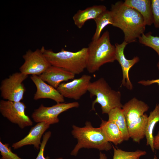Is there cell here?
I'll use <instances>...</instances> for the list:
<instances>
[{
  "mask_svg": "<svg viewBox=\"0 0 159 159\" xmlns=\"http://www.w3.org/2000/svg\"><path fill=\"white\" fill-rule=\"evenodd\" d=\"M24 62L19 68L20 72L27 75L39 76L51 65L41 49L27 51L22 56Z\"/></svg>",
  "mask_w": 159,
  "mask_h": 159,
  "instance_id": "9c48e42d",
  "label": "cell"
},
{
  "mask_svg": "<svg viewBox=\"0 0 159 159\" xmlns=\"http://www.w3.org/2000/svg\"><path fill=\"white\" fill-rule=\"evenodd\" d=\"M28 77L20 72H16L3 80L0 87L1 96L9 101L20 102L26 91L23 82Z\"/></svg>",
  "mask_w": 159,
  "mask_h": 159,
  "instance_id": "8992f818",
  "label": "cell"
},
{
  "mask_svg": "<svg viewBox=\"0 0 159 159\" xmlns=\"http://www.w3.org/2000/svg\"><path fill=\"white\" fill-rule=\"evenodd\" d=\"M75 76L64 69L51 65L39 77L44 81L57 89L61 82L73 79Z\"/></svg>",
  "mask_w": 159,
  "mask_h": 159,
  "instance_id": "5bb4252c",
  "label": "cell"
},
{
  "mask_svg": "<svg viewBox=\"0 0 159 159\" xmlns=\"http://www.w3.org/2000/svg\"><path fill=\"white\" fill-rule=\"evenodd\" d=\"M26 107L23 102L1 100L0 112L11 122L17 125L21 129L31 126L33 122L25 114Z\"/></svg>",
  "mask_w": 159,
  "mask_h": 159,
  "instance_id": "52a82bcc",
  "label": "cell"
},
{
  "mask_svg": "<svg viewBox=\"0 0 159 159\" xmlns=\"http://www.w3.org/2000/svg\"><path fill=\"white\" fill-rule=\"evenodd\" d=\"M157 67L159 70V60L157 63ZM138 83L144 86L149 85L155 83H157L159 85V79L147 81L143 80L138 82Z\"/></svg>",
  "mask_w": 159,
  "mask_h": 159,
  "instance_id": "83f0119b",
  "label": "cell"
},
{
  "mask_svg": "<svg viewBox=\"0 0 159 159\" xmlns=\"http://www.w3.org/2000/svg\"><path fill=\"white\" fill-rule=\"evenodd\" d=\"M148 116L146 114H145L127 124L130 138L133 141L139 143L145 137Z\"/></svg>",
  "mask_w": 159,
  "mask_h": 159,
  "instance_id": "ac0fdd59",
  "label": "cell"
},
{
  "mask_svg": "<svg viewBox=\"0 0 159 159\" xmlns=\"http://www.w3.org/2000/svg\"><path fill=\"white\" fill-rule=\"evenodd\" d=\"M122 108L127 124L143 115L149 107L144 102L134 97L123 105Z\"/></svg>",
  "mask_w": 159,
  "mask_h": 159,
  "instance_id": "9a60e30c",
  "label": "cell"
},
{
  "mask_svg": "<svg viewBox=\"0 0 159 159\" xmlns=\"http://www.w3.org/2000/svg\"><path fill=\"white\" fill-rule=\"evenodd\" d=\"M100 127L109 142L117 145L124 141L121 132L114 123L102 120Z\"/></svg>",
  "mask_w": 159,
  "mask_h": 159,
  "instance_id": "d6986e66",
  "label": "cell"
},
{
  "mask_svg": "<svg viewBox=\"0 0 159 159\" xmlns=\"http://www.w3.org/2000/svg\"><path fill=\"white\" fill-rule=\"evenodd\" d=\"M128 43L124 41L121 44H115V60L121 65L122 73V79L121 86L126 87L127 89L131 90L133 86L130 80L129 72L130 69L140 60L137 56L134 57L131 59H128L124 54L125 48Z\"/></svg>",
  "mask_w": 159,
  "mask_h": 159,
  "instance_id": "8fae6325",
  "label": "cell"
},
{
  "mask_svg": "<svg viewBox=\"0 0 159 159\" xmlns=\"http://www.w3.org/2000/svg\"><path fill=\"white\" fill-rule=\"evenodd\" d=\"M85 125L82 127L72 126V134L78 142L71 153V155L76 156L79 150L83 148L106 151L112 148V145L107 141L100 127H94L89 121L86 122Z\"/></svg>",
  "mask_w": 159,
  "mask_h": 159,
  "instance_id": "277c9868",
  "label": "cell"
},
{
  "mask_svg": "<svg viewBox=\"0 0 159 159\" xmlns=\"http://www.w3.org/2000/svg\"><path fill=\"white\" fill-rule=\"evenodd\" d=\"M124 4L138 11L142 15L146 25H151L153 23V18L150 0H125Z\"/></svg>",
  "mask_w": 159,
  "mask_h": 159,
  "instance_id": "e0dca14e",
  "label": "cell"
},
{
  "mask_svg": "<svg viewBox=\"0 0 159 159\" xmlns=\"http://www.w3.org/2000/svg\"><path fill=\"white\" fill-rule=\"evenodd\" d=\"M139 159V158H138L136 159Z\"/></svg>",
  "mask_w": 159,
  "mask_h": 159,
  "instance_id": "1f68e13d",
  "label": "cell"
},
{
  "mask_svg": "<svg viewBox=\"0 0 159 159\" xmlns=\"http://www.w3.org/2000/svg\"><path fill=\"white\" fill-rule=\"evenodd\" d=\"M108 121L115 124L121 132L124 141L130 138L126 121L122 108L116 107L112 109L108 113Z\"/></svg>",
  "mask_w": 159,
  "mask_h": 159,
  "instance_id": "ffe728a7",
  "label": "cell"
},
{
  "mask_svg": "<svg viewBox=\"0 0 159 159\" xmlns=\"http://www.w3.org/2000/svg\"><path fill=\"white\" fill-rule=\"evenodd\" d=\"M41 50L51 65L60 67L74 74L82 72L86 68L88 57V48L84 47L76 52L62 49L55 52L42 46Z\"/></svg>",
  "mask_w": 159,
  "mask_h": 159,
  "instance_id": "7a4b0ae2",
  "label": "cell"
},
{
  "mask_svg": "<svg viewBox=\"0 0 159 159\" xmlns=\"http://www.w3.org/2000/svg\"><path fill=\"white\" fill-rule=\"evenodd\" d=\"M50 125L45 122L38 123L31 127L27 135L21 140L13 143L12 147L14 149H16L26 145H33L35 148L39 150L42 143L41 138Z\"/></svg>",
  "mask_w": 159,
  "mask_h": 159,
  "instance_id": "4fadbf2b",
  "label": "cell"
},
{
  "mask_svg": "<svg viewBox=\"0 0 159 159\" xmlns=\"http://www.w3.org/2000/svg\"><path fill=\"white\" fill-rule=\"evenodd\" d=\"M139 42L154 49L159 57V37L152 35L150 32L143 34L138 38Z\"/></svg>",
  "mask_w": 159,
  "mask_h": 159,
  "instance_id": "cb8c5ba5",
  "label": "cell"
},
{
  "mask_svg": "<svg viewBox=\"0 0 159 159\" xmlns=\"http://www.w3.org/2000/svg\"><path fill=\"white\" fill-rule=\"evenodd\" d=\"M51 135V132L50 131L47 132L44 135L40 145L39 151L36 159H46L44 156V151L47 143ZM56 159H63V158H59Z\"/></svg>",
  "mask_w": 159,
  "mask_h": 159,
  "instance_id": "4316f807",
  "label": "cell"
},
{
  "mask_svg": "<svg viewBox=\"0 0 159 159\" xmlns=\"http://www.w3.org/2000/svg\"><path fill=\"white\" fill-rule=\"evenodd\" d=\"M107 157L105 154L102 153L100 152V159H107Z\"/></svg>",
  "mask_w": 159,
  "mask_h": 159,
  "instance_id": "f546056e",
  "label": "cell"
},
{
  "mask_svg": "<svg viewBox=\"0 0 159 159\" xmlns=\"http://www.w3.org/2000/svg\"><path fill=\"white\" fill-rule=\"evenodd\" d=\"M79 104L77 102L60 103L51 107L44 106L42 104L35 110L31 117L36 122H45L50 125L58 123L59 115L62 112L74 107H78Z\"/></svg>",
  "mask_w": 159,
  "mask_h": 159,
  "instance_id": "ba28073f",
  "label": "cell"
},
{
  "mask_svg": "<svg viewBox=\"0 0 159 159\" xmlns=\"http://www.w3.org/2000/svg\"><path fill=\"white\" fill-rule=\"evenodd\" d=\"M91 78L90 75L83 74L70 82L61 83L57 89L64 97L78 100L88 91Z\"/></svg>",
  "mask_w": 159,
  "mask_h": 159,
  "instance_id": "30bf717a",
  "label": "cell"
},
{
  "mask_svg": "<svg viewBox=\"0 0 159 159\" xmlns=\"http://www.w3.org/2000/svg\"><path fill=\"white\" fill-rule=\"evenodd\" d=\"M96 28L92 38V41L96 40L100 37L102 30L107 25L113 24L110 10H106L100 14L95 20Z\"/></svg>",
  "mask_w": 159,
  "mask_h": 159,
  "instance_id": "7402d4cb",
  "label": "cell"
},
{
  "mask_svg": "<svg viewBox=\"0 0 159 159\" xmlns=\"http://www.w3.org/2000/svg\"><path fill=\"white\" fill-rule=\"evenodd\" d=\"M110 11L112 25L123 31L124 41L128 44L134 42L144 33L146 25L142 15L135 9L119 1L112 5Z\"/></svg>",
  "mask_w": 159,
  "mask_h": 159,
  "instance_id": "6da1fadb",
  "label": "cell"
},
{
  "mask_svg": "<svg viewBox=\"0 0 159 159\" xmlns=\"http://www.w3.org/2000/svg\"><path fill=\"white\" fill-rule=\"evenodd\" d=\"M159 122V103L157 104L153 111L148 116L145 132L146 145H149L153 152L155 150L153 147V130L156 124Z\"/></svg>",
  "mask_w": 159,
  "mask_h": 159,
  "instance_id": "44dd1931",
  "label": "cell"
},
{
  "mask_svg": "<svg viewBox=\"0 0 159 159\" xmlns=\"http://www.w3.org/2000/svg\"><path fill=\"white\" fill-rule=\"evenodd\" d=\"M88 48V57L86 69L92 73L98 71L103 64L115 60V47L111 43L108 31L104 32L98 39L92 41Z\"/></svg>",
  "mask_w": 159,
  "mask_h": 159,
  "instance_id": "3957f363",
  "label": "cell"
},
{
  "mask_svg": "<svg viewBox=\"0 0 159 159\" xmlns=\"http://www.w3.org/2000/svg\"><path fill=\"white\" fill-rule=\"evenodd\" d=\"M153 147L155 150H159V131L157 135L154 137Z\"/></svg>",
  "mask_w": 159,
  "mask_h": 159,
  "instance_id": "f1b7e54d",
  "label": "cell"
},
{
  "mask_svg": "<svg viewBox=\"0 0 159 159\" xmlns=\"http://www.w3.org/2000/svg\"><path fill=\"white\" fill-rule=\"evenodd\" d=\"M88 91L91 97H96L92 102V110H95L94 106L97 103L100 105L102 114H108L114 108L122 107L120 92L112 89L102 77L91 82Z\"/></svg>",
  "mask_w": 159,
  "mask_h": 159,
  "instance_id": "5b68a950",
  "label": "cell"
},
{
  "mask_svg": "<svg viewBox=\"0 0 159 159\" xmlns=\"http://www.w3.org/2000/svg\"><path fill=\"white\" fill-rule=\"evenodd\" d=\"M112 147L114 150L113 159H136L147 153L145 151L139 150L134 151H125L116 148L112 145Z\"/></svg>",
  "mask_w": 159,
  "mask_h": 159,
  "instance_id": "603a6c76",
  "label": "cell"
},
{
  "mask_svg": "<svg viewBox=\"0 0 159 159\" xmlns=\"http://www.w3.org/2000/svg\"><path fill=\"white\" fill-rule=\"evenodd\" d=\"M1 159H23L12 152L8 143L3 144L0 141Z\"/></svg>",
  "mask_w": 159,
  "mask_h": 159,
  "instance_id": "d4e9b609",
  "label": "cell"
},
{
  "mask_svg": "<svg viewBox=\"0 0 159 159\" xmlns=\"http://www.w3.org/2000/svg\"><path fill=\"white\" fill-rule=\"evenodd\" d=\"M151 7L154 26L159 29V0H151Z\"/></svg>",
  "mask_w": 159,
  "mask_h": 159,
  "instance_id": "484cf974",
  "label": "cell"
},
{
  "mask_svg": "<svg viewBox=\"0 0 159 159\" xmlns=\"http://www.w3.org/2000/svg\"><path fill=\"white\" fill-rule=\"evenodd\" d=\"M30 78L37 88L36 91L34 95V100L49 99L54 100L57 103H62L64 101V97L57 89L47 84L39 76L32 75Z\"/></svg>",
  "mask_w": 159,
  "mask_h": 159,
  "instance_id": "7c38bea8",
  "label": "cell"
},
{
  "mask_svg": "<svg viewBox=\"0 0 159 159\" xmlns=\"http://www.w3.org/2000/svg\"><path fill=\"white\" fill-rule=\"evenodd\" d=\"M153 159H157V157L156 155H154Z\"/></svg>",
  "mask_w": 159,
  "mask_h": 159,
  "instance_id": "4dcf8cb0",
  "label": "cell"
},
{
  "mask_svg": "<svg viewBox=\"0 0 159 159\" xmlns=\"http://www.w3.org/2000/svg\"><path fill=\"white\" fill-rule=\"evenodd\" d=\"M104 5H95L83 10H79L73 16L74 24L79 28H81L87 21L94 20L101 13L106 10Z\"/></svg>",
  "mask_w": 159,
  "mask_h": 159,
  "instance_id": "2e32d148",
  "label": "cell"
}]
</instances>
